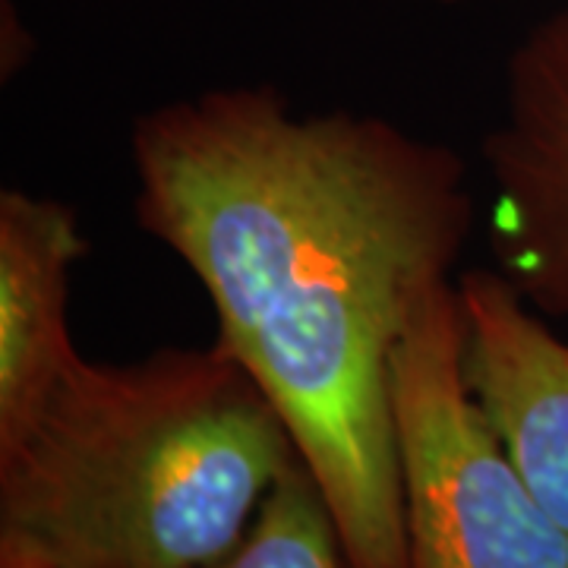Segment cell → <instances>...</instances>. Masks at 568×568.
<instances>
[{
  "label": "cell",
  "mask_w": 568,
  "mask_h": 568,
  "mask_svg": "<svg viewBox=\"0 0 568 568\" xmlns=\"http://www.w3.org/2000/svg\"><path fill=\"white\" fill-rule=\"evenodd\" d=\"M392 407L407 568H568V534L467 388L458 282L395 351Z\"/></svg>",
  "instance_id": "3957f363"
},
{
  "label": "cell",
  "mask_w": 568,
  "mask_h": 568,
  "mask_svg": "<svg viewBox=\"0 0 568 568\" xmlns=\"http://www.w3.org/2000/svg\"><path fill=\"white\" fill-rule=\"evenodd\" d=\"M70 205L0 193V443L13 439L80 357L70 335V284L85 256Z\"/></svg>",
  "instance_id": "8992f818"
},
{
  "label": "cell",
  "mask_w": 568,
  "mask_h": 568,
  "mask_svg": "<svg viewBox=\"0 0 568 568\" xmlns=\"http://www.w3.org/2000/svg\"><path fill=\"white\" fill-rule=\"evenodd\" d=\"M301 462L219 345L77 357L0 443V568H209Z\"/></svg>",
  "instance_id": "7a4b0ae2"
},
{
  "label": "cell",
  "mask_w": 568,
  "mask_h": 568,
  "mask_svg": "<svg viewBox=\"0 0 568 568\" xmlns=\"http://www.w3.org/2000/svg\"><path fill=\"white\" fill-rule=\"evenodd\" d=\"M136 222L212 301L323 493L347 568H407L392 364L452 278L465 159L366 111L219 85L140 114Z\"/></svg>",
  "instance_id": "6da1fadb"
},
{
  "label": "cell",
  "mask_w": 568,
  "mask_h": 568,
  "mask_svg": "<svg viewBox=\"0 0 568 568\" xmlns=\"http://www.w3.org/2000/svg\"><path fill=\"white\" fill-rule=\"evenodd\" d=\"M458 313L467 388L568 534V335L493 268L458 275Z\"/></svg>",
  "instance_id": "5b68a950"
},
{
  "label": "cell",
  "mask_w": 568,
  "mask_h": 568,
  "mask_svg": "<svg viewBox=\"0 0 568 568\" xmlns=\"http://www.w3.org/2000/svg\"><path fill=\"white\" fill-rule=\"evenodd\" d=\"M209 568H347L332 511L301 462L278 477L244 540Z\"/></svg>",
  "instance_id": "52a82bcc"
},
{
  "label": "cell",
  "mask_w": 568,
  "mask_h": 568,
  "mask_svg": "<svg viewBox=\"0 0 568 568\" xmlns=\"http://www.w3.org/2000/svg\"><path fill=\"white\" fill-rule=\"evenodd\" d=\"M439 3H455V0H439Z\"/></svg>",
  "instance_id": "ba28073f"
},
{
  "label": "cell",
  "mask_w": 568,
  "mask_h": 568,
  "mask_svg": "<svg viewBox=\"0 0 568 568\" xmlns=\"http://www.w3.org/2000/svg\"><path fill=\"white\" fill-rule=\"evenodd\" d=\"M484 168L493 272L547 323L568 325V7L511 51Z\"/></svg>",
  "instance_id": "277c9868"
}]
</instances>
